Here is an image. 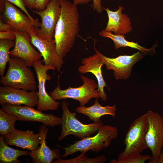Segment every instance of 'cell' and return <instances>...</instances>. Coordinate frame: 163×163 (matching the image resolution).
Wrapping results in <instances>:
<instances>
[{"label": "cell", "instance_id": "33", "mask_svg": "<svg viewBox=\"0 0 163 163\" xmlns=\"http://www.w3.org/2000/svg\"><path fill=\"white\" fill-rule=\"evenodd\" d=\"M92 0H73L74 4L75 5L88 4Z\"/></svg>", "mask_w": 163, "mask_h": 163}, {"label": "cell", "instance_id": "22", "mask_svg": "<svg viewBox=\"0 0 163 163\" xmlns=\"http://www.w3.org/2000/svg\"><path fill=\"white\" fill-rule=\"evenodd\" d=\"M30 152L27 151L15 149L8 145L4 142L3 137H0V163H21L18 159L22 155H29Z\"/></svg>", "mask_w": 163, "mask_h": 163}, {"label": "cell", "instance_id": "17", "mask_svg": "<svg viewBox=\"0 0 163 163\" xmlns=\"http://www.w3.org/2000/svg\"><path fill=\"white\" fill-rule=\"evenodd\" d=\"M8 145L15 146L32 151L38 147L41 137L40 133L34 134L33 130L23 131L15 129L3 136Z\"/></svg>", "mask_w": 163, "mask_h": 163}, {"label": "cell", "instance_id": "28", "mask_svg": "<svg viewBox=\"0 0 163 163\" xmlns=\"http://www.w3.org/2000/svg\"><path fill=\"white\" fill-rule=\"evenodd\" d=\"M51 0H34L35 9L37 11L44 10Z\"/></svg>", "mask_w": 163, "mask_h": 163}, {"label": "cell", "instance_id": "1", "mask_svg": "<svg viewBox=\"0 0 163 163\" xmlns=\"http://www.w3.org/2000/svg\"><path fill=\"white\" fill-rule=\"evenodd\" d=\"M61 12L54 33L56 50L62 58L66 57L73 46L79 33L80 15L76 5L68 0H59Z\"/></svg>", "mask_w": 163, "mask_h": 163}, {"label": "cell", "instance_id": "6", "mask_svg": "<svg viewBox=\"0 0 163 163\" xmlns=\"http://www.w3.org/2000/svg\"><path fill=\"white\" fill-rule=\"evenodd\" d=\"M148 126L146 113L136 118L131 123L125 138V149L119 155L117 160L140 153L148 149L145 139Z\"/></svg>", "mask_w": 163, "mask_h": 163}, {"label": "cell", "instance_id": "13", "mask_svg": "<svg viewBox=\"0 0 163 163\" xmlns=\"http://www.w3.org/2000/svg\"><path fill=\"white\" fill-rule=\"evenodd\" d=\"M3 2L4 10L1 18L14 30L26 32L35 35L34 25L30 18L15 5L6 0Z\"/></svg>", "mask_w": 163, "mask_h": 163}, {"label": "cell", "instance_id": "25", "mask_svg": "<svg viewBox=\"0 0 163 163\" xmlns=\"http://www.w3.org/2000/svg\"><path fill=\"white\" fill-rule=\"evenodd\" d=\"M87 152H82L80 155L75 158L67 160L60 158L53 161V163H104L107 160L106 156L101 155L94 158H90L85 156Z\"/></svg>", "mask_w": 163, "mask_h": 163}, {"label": "cell", "instance_id": "34", "mask_svg": "<svg viewBox=\"0 0 163 163\" xmlns=\"http://www.w3.org/2000/svg\"><path fill=\"white\" fill-rule=\"evenodd\" d=\"M157 163H163V144L162 146L161 152L159 156Z\"/></svg>", "mask_w": 163, "mask_h": 163}, {"label": "cell", "instance_id": "27", "mask_svg": "<svg viewBox=\"0 0 163 163\" xmlns=\"http://www.w3.org/2000/svg\"><path fill=\"white\" fill-rule=\"evenodd\" d=\"M6 0L17 6L25 14H26L31 19L33 22L36 29L38 28L40 26V23L38 21L37 19H34L30 14L26 8V6L23 0Z\"/></svg>", "mask_w": 163, "mask_h": 163}, {"label": "cell", "instance_id": "10", "mask_svg": "<svg viewBox=\"0 0 163 163\" xmlns=\"http://www.w3.org/2000/svg\"><path fill=\"white\" fill-rule=\"evenodd\" d=\"M41 59L35 62L33 66L36 73L38 85V91L37 95L38 101L37 103V109L41 111L57 110L60 103L54 100L48 94L46 89V82L47 81L51 80V76L47 73L49 70H55L54 67L51 66H46L42 64Z\"/></svg>", "mask_w": 163, "mask_h": 163}, {"label": "cell", "instance_id": "29", "mask_svg": "<svg viewBox=\"0 0 163 163\" xmlns=\"http://www.w3.org/2000/svg\"><path fill=\"white\" fill-rule=\"evenodd\" d=\"M16 36L13 31L0 32V39H9L15 40Z\"/></svg>", "mask_w": 163, "mask_h": 163}, {"label": "cell", "instance_id": "8", "mask_svg": "<svg viewBox=\"0 0 163 163\" xmlns=\"http://www.w3.org/2000/svg\"><path fill=\"white\" fill-rule=\"evenodd\" d=\"M5 111L16 115L18 120L21 121H36L43 123L45 126L51 127L61 125L62 118L51 114L43 113L33 107L21 105L5 104L2 105Z\"/></svg>", "mask_w": 163, "mask_h": 163}, {"label": "cell", "instance_id": "4", "mask_svg": "<svg viewBox=\"0 0 163 163\" xmlns=\"http://www.w3.org/2000/svg\"><path fill=\"white\" fill-rule=\"evenodd\" d=\"M80 77L83 82L82 86L77 88L69 86L62 90L59 84L60 75H59L57 86L49 94L56 101L67 98L75 100L81 106H85L93 98H100V92L97 89L98 85L95 81L81 75Z\"/></svg>", "mask_w": 163, "mask_h": 163}, {"label": "cell", "instance_id": "21", "mask_svg": "<svg viewBox=\"0 0 163 163\" xmlns=\"http://www.w3.org/2000/svg\"><path fill=\"white\" fill-rule=\"evenodd\" d=\"M98 34L102 37L111 39L114 42L116 50L122 47H128L137 49L143 54H149L154 53L157 46L156 44L152 48H147L141 46L138 43L127 41L125 39L124 35L116 34L104 30L101 31Z\"/></svg>", "mask_w": 163, "mask_h": 163}, {"label": "cell", "instance_id": "2", "mask_svg": "<svg viewBox=\"0 0 163 163\" xmlns=\"http://www.w3.org/2000/svg\"><path fill=\"white\" fill-rule=\"evenodd\" d=\"M6 74L1 77L0 84L3 85L29 91H36L37 85L34 74L23 60L10 57Z\"/></svg>", "mask_w": 163, "mask_h": 163}, {"label": "cell", "instance_id": "26", "mask_svg": "<svg viewBox=\"0 0 163 163\" xmlns=\"http://www.w3.org/2000/svg\"><path fill=\"white\" fill-rule=\"evenodd\" d=\"M152 157L148 155H143L138 153L131 155L120 160L113 159L110 163H144L148 160H150Z\"/></svg>", "mask_w": 163, "mask_h": 163}, {"label": "cell", "instance_id": "9", "mask_svg": "<svg viewBox=\"0 0 163 163\" xmlns=\"http://www.w3.org/2000/svg\"><path fill=\"white\" fill-rule=\"evenodd\" d=\"M30 11L39 15L41 19L40 27L35 29V35L43 40L51 41L54 39L57 23L60 17L61 7L59 0H51L43 10Z\"/></svg>", "mask_w": 163, "mask_h": 163}, {"label": "cell", "instance_id": "3", "mask_svg": "<svg viewBox=\"0 0 163 163\" xmlns=\"http://www.w3.org/2000/svg\"><path fill=\"white\" fill-rule=\"evenodd\" d=\"M118 130L115 126L104 125L93 136H89L76 141L67 147H62L65 149L61 157L65 158L79 151L81 152L91 150L97 152L104 148L108 147L111 141L118 136Z\"/></svg>", "mask_w": 163, "mask_h": 163}, {"label": "cell", "instance_id": "30", "mask_svg": "<svg viewBox=\"0 0 163 163\" xmlns=\"http://www.w3.org/2000/svg\"><path fill=\"white\" fill-rule=\"evenodd\" d=\"M92 9L94 11L101 13L103 11L101 0H92Z\"/></svg>", "mask_w": 163, "mask_h": 163}, {"label": "cell", "instance_id": "32", "mask_svg": "<svg viewBox=\"0 0 163 163\" xmlns=\"http://www.w3.org/2000/svg\"><path fill=\"white\" fill-rule=\"evenodd\" d=\"M26 7L30 9H35L34 0H23Z\"/></svg>", "mask_w": 163, "mask_h": 163}, {"label": "cell", "instance_id": "31", "mask_svg": "<svg viewBox=\"0 0 163 163\" xmlns=\"http://www.w3.org/2000/svg\"><path fill=\"white\" fill-rule=\"evenodd\" d=\"M13 31L12 27L9 24L4 22L2 19L0 18V31Z\"/></svg>", "mask_w": 163, "mask_h": 163}, {"label": "cell", "instance_id": "24", "mask_svg": "<svg viewBox=\"0 0 163 163\" xmlns=\"http://www.w3.org/2000/svg\"><path fill=\"white\" fill-rule=\"evenodd\" d=\"M15 40L0 39V75H4L7 63L8 62L9 50L14 47Z\"/></svg>", "mask_w": 163, "mask_h": 163}, {"label": "cell", "instance_id": "11", "mask_svg": "<svg viewBox=\"0 0 163 163\" xmlns=\"http://www.w3.org/2000/svg\"><path fill=\"white\" fill-rule=\"evenodd\" d=\"M14 31L16 36L15 44L13 49L9 52L10 56L23 60L29 67L33 66L35 62L41 59L42 56L31 45L30 34L17 30Z\"/></svg>", "mask_w": 163, "mask_h": 163}, {"label": "cell", "instance_id": "12", "mask_svg": "<svg viewBox=\"0 0 163 163\" xmlns=\"http://www.w3.org/2000/svg\"><path fill=\"white\" fill-rule=\"evenodd\" d=\"M98 53L104 60L108 70H112L117 79H126L130 75L134 65L144 56L143 54L138 52L131 55H120L115 58L106 57Z\"/></svg>", "mask_w": 163, "mask_h": 163}, {"label": "cell", "instance_id": "7", "mask_svg": "<svg viewBox=\"0 0 163 163\" xmlns=\"http://www.w3.org/2000/svg\"><path fill=\"white\" fill-rule=\"evenodd\" d=\"M148 126L145 139L152 153L149 163H157L163 144V119L161 115L152 110L147 112Z\"/></svg>", "mask_w": 163, "mask_h": 163}, {"label": "cell", "instance_id": "23", "mask_svg": "<svg viewBox=\"0 0 163 163\" xmlns=\"http://www.w3.org/2000/svg\"><path fill=\"white\" fill-rule=\"evenodd\" d=\"M18 120L15 115L0 109V134L2 136L14 131V125Z\"/></svg>", "mask_w": 163, "mask_h": 163}, {"label": "cell", "instance_id": "5", "mask_svg": "<svg viewBox=\"0 0 163 163\" xmlns=\"http://www.w3.org/2000/svg\"><path fill=\"white\" fill-rule=\"evenodd\" d=\"M69 105V103L66 101L62 103L61 108L63 111L62 131L58 137V141L71 135L82 139L97 132L104 125L101 120L92 123H83L77 119L76 113L70 111Z\"/></svg>", "mask_w": 163, "mask_h": 163}, {"label": "cell", "instance_id": "20", "mask_svg": "<svg viewBox=\"0 0 163 163\" xmlns=\"http://www.w3.org/2000/svg\"><path fill=\"white\" fill-rule=\"evenodd\" d=\"M116 110L115 104L113 106H103L100 104L97 98H95L93 105L88 107L80 106L75 110L77 113L87 116L94 122H98L101 117L106 115H111L114 118Z\"/></svg>", "mask_w": 163, "mask_h": 163}, {"label": "cell", "instance_id": "14", "mask_svg": "<svg viewBox=\"0 0 163 163\" xmlns=\"http://www.w3.org/2000/svg\"><path fill=\"white\" fill-rule=\"evenodd\" d=\"M10 86H0V104L24 105L34 107L38 101L37 91H29Z\"/></svg>", "mask_w": 163, "mask_h": 163}, {"label": "cell", "instance_id": "19", "mask_svg": "<svg viewBox=\"0 0 163 163\" xmlns=\"http://www.w3.org/2000/svg\"><path fill=\"white\" fill-rule=\"evenodd\" d=\"M106 11L108 17V21L105 30L117 35H124L132 30V27L130 18L128 15L123 14L124 8L120 6L115 11L110 10L108 8L103 7Z\"/></svg>", "mask_w": 163, "mask_h": 163}, {"label": "cell", "instance_id": "35", "mask_svg": "<svg viewBox=\"0 0 163 163\" xmlns=\"http://www.w3.org/2000/svg\"><path fill=\"white\" fill-rule=\"evenodd\" d=\"M162 116V118H163V112Z\"/></svg>", "mask_w": 163, "mask_h": 163}, {"label": "cell", "instance_id": "16", "mask_svg": "<svg viewBox=\"0 0 163 163\" xmlns=\"http://www.w3.org/2000/svg\"><path fill=\"white\" fill-rule=\"evenodd\" d=\"M31 43L39 51L43 58V62L46 66L51 65L60 73L64 63L63 59L58 54L54 39L51 41L41 39L35 34H30Z\"/></svg>", "mask_w": 163, "mask_h": 163}, {"label": "cell", "instance_id": "15", "mask_svg": "<svg viewBox=\"0 0 163 163\" xmlns=\"http://www.w3.org/2000/svg\"><path fill=\"white\" fill-rule=\"evenodd\" d=\"M94 48L96 53L92 56L85 58L82 60V65L78 68L79 72L82 74L88 72L92 73L96 78L98 87L97 90L100 92V98L104 101H106L107 95L104 91V87L107 86L104 80L101 68L104 65V61L96 49L95 44Z\"/></svg>", "mask_w": 163, "mask_h": 163}, {"label": "cell", "instance_id": "18", "mask_svg": "<svg viewBox=\"0 0 163 163\" xmlns=\"http://www.w3.org/2000/svg\"><path fill=\"white\" fill-rule=\"evenodd\" d=\"M40 133V146L30 152L29 156L32 158V162L34 163H50L54 159H58L61 156L58 148L51 149L47 145L46 139L49 131L46 126L42 125L39 129Z\"/></svg>", "mask_w": 163, "mask_h": 163}]
</instances>
